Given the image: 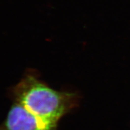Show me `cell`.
<instances>
[{
    "mask_svg": "<svg viewBox=\"0 0 130 130\" xmlns=\"http://www.w3.org/2000/svg\"><path fill=\"white\" fill-rule=\"evenodd\" d=\"M9 96L50 125L58 126L60 120L75 109L79 103L77 92L54 89L36 73L28 71L10 89Z\"/></svg>",
    "mask_w": 130,
    "mask_h": 130,
    "instance_id": "obj_1",
    "label": "cell"
},
{
    "mask_svg": "<svg viewBox=\"0 0 130 130\" xmlns=\"http://www.w3.org/2000/svg\"><path fill=\"white\" fill-rule=\"evenodd\" d=\"M0 130H57V126L45 122L20 104L13 102Z\"/></svg>",
    "mask_w": 130,
    "mask_h": 130,
    "instance_id": "obj_2",
    "label": "cell"
}]
</instances>
